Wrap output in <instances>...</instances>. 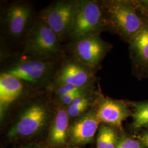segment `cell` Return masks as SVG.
<instances>
[{"label":"cell","mask_w":148,"mask_h":148,"mask_svg":"<svg viewBox=\"0 0 148 148\" xmlns=\"http://www.w3.org/2000/svg\"><path fill=\"white\" fill-rule=\"evenodd\" d=\"M103 24L101 7L93 1H80L68 35L76 41L97 35Z\"/></svg>","instance_id":"6da1fadb"},{"label":"cell","mask_w":148,"mask_h":148,"mask_svg":"<svg viewBox=\"0 0 148 148\" xmlns=\"http://www.w3.org/2000/svg\"><path fill=\"white\" fill-rule=\"evenodd\" d=\"M60 51L58 36L40 19L27 36L25 52L33 57L48 58Z\"/></svg>","instance_id":"7a4b0ae2"},{"label":"cell","mask_w":148,"mask_h":148,"mask_svg":"<svg viewBox=\"0 0 148 148\" xmlns=\"http://www.w3.org/2000/svg\"><path fill=\"white\" fill-rule=\"evenodd\" d=\"M47 108L41 103H33L21 115L8 132L10 139L36 135L46 126L49 119Z\"/></svg>","instance_id":"3957f363"},{"label":"cell","mask_w":148,"mask_h":148,"mask_svg":"<svg viewBox=\"0 0 148 148\" xmlns=\"http://www.w3.org/2000/svg\"><path fill=\"white\" fill-rule=\"evenodd\" d=\"M79 3L78 1H59L44 9L40 19L60 40L68 35Z\"/></svg>","instance_id":"277c9868"},{"label":"cell","mask_w":148,"mask_h":148,"mask_svg":"<svg viewBox=\"0 0 148 148\" xmlns=\"http://www.w3.org/2000/svg\"><path fill=\"white\" fill-rule=\"evenodd\" d=\"M107 13L111 25L125 36L132 38L144 27L136 11L126 2H112L107 6Z\"/></svg>","instance_id":"5b68a950"},{"label":"cell","mask_w":148,"mask_h":148,"mask_svg":"<svg viewBox=\"0 0 148 148\" xmlns=\"http://www.w3.org/2000/svg\"><path fill=\"white\" fill-rule=\"evenodd\" d=\"M101 122L96 111L85 112L70 125L69 148H78L92 143L99 128Z\"/></svg>","instance_id":"8992f818"},{"label":"cell","mask_w":148,"mask_h":148,"mask_svg":"<svg viewBox=\"0 0 148 148\" xmlns=\"http://www.w3.org/2000/svg\"><path fill=\"white\" fill-rule=\"evenodd\" d=\"M106 51L104 43L97 35L76 41L74 47V53L77 58L90 68H95L98 64Z\"/></svg>","instance_id":"52a82bcc"},{"label":"cell","mask_w":148,"mask_h":148,"mask_svg":"<svg viewBox=\"0 0 148 148\" xmlns=\"http://www.w3.org/2000/svg\"><path fill=\"white\" fill-rule=\"evenodd\" d=\"M52 69L51 64L47 62L28 60L17 64L6 73L12 75L21 81L36 84L45 79Z\"/></svg>","instance_id":"ba28073f"},{"label":"cell","mask_w":148,"mask_h":148,"mask_svg":"<svg viewBox=\"0 0 148 148\" xmlns=\"http://www.w3.org/2000/svg\"><path fill=\"white\" fill-rule=\"evenodd\" d=\"M100 122L121 128L123 121L130 115L127 106L121 101L103 98L96 110Z\"/></svg>","instance_id":"9c48e42d"},{"label":"cell","mask_w":148,"mask_h":148,"mask_svg":"<svg viewBox=\"0 0 148 148\" xmlns=\"http://www.w3.org/2000/svg\"><path fill=\"white\" fill-rule=\"evenodd\" d=\"M69 119L67 110L59 108L49 130L47 142L49 147L64 148L68 145Z\"/></svg>","instance_id":"30bf717a"},{"label":"cell","mask_w":148,"mask_h":148,"mask_svg":"<svg viewBox=\"0 0 148 148\" xmlns=\"http://www.w3.org/2000/svg\"><path fill=\"white\" fill-rule=\"evenodd\" d=\"M31 12L29 6L25 3H16L8 8L5 21L12 35L19 36L23 34L31 16Z\"/></svg>","instance_id":"8fae6325"},{"label":"cell","mask_w":148,"mask_h":148,"mask_svg":"<svg viewBox=\"0 0 148 148\" xmlns=\"http://www.w3.org/2000/svg\"><path fill=\"white\" fill-rule=\"evenodd\" d=\"M21 81L7 73H1L0 76V108L1 115L5 108L21 94L23 90Z\"/></svg>","instance_id":"7c38bea8"},{"label":"cell","mask_w":148,"mask_h":148,"mask_svg":"<svg viewBox=\"0 0 148 148\" xmlns=\"http://www.w3.org/2000/svg\"><path fill=\"white\" fill-rule=\"evenodd\" d=\"M90 73L77 64H66L60 70L57 79L59 85H72L79 88H84L90 82Z\"/></svg>","instance_id":"4fadbf2b"},{"label":"cell","mask_w":148,"mask_h":148,"mask_svg":"<svg viewBox=\"0 0 148 148\" xmlns=\"http://www.w3.org/2000/svg\"><path fill=\"white\" fill-rule=\"evenodd\" d=\"M131 45L138 57L148 63V27H143L131 38Z\"/></svg>","instance_id":"5bb4252c"},{"label":"cell","mask_w":148,"mask_h":148,"mask_svg":"<svg viewBox=\"0 0 148 148\" xmlns=\"http://www.w3.org/2000/svg\"><path fill=\"white\" fill-rule=\"evenodd\" d=\"M112 127L101 125L97 136V148H117L119 140Z\"/></svg>","instance_id":"9a60e30c"},{"label":"cell","mask_w":148,"mask_h":148,"mask_svg":"<svg viewBox=\"0 0 148 148\" xmlns=\"http://www.w3.org/2000/svg\"><path fill=\"white\" fill-rule=\"evenodd\" d=\"M133 126L135 128L148 127V102L134 104Z\"/></svg>","instance_id":"2e32d148"},{"label":"cell","mask_w":148,"mask_h":148,"mask_svg":"<svg viewBox=\"0 0 148 148\" xmlns=\"http://www.w3.org/2000/svg\"><path fill=\"white\" fill-rule=\"evenodd\" d=\"M90 102H86L80 105L71 104L68 106L66 109L70 118H74L79 117L84 114L85 111L88 109L90 106Z\"/></svg>","instance_id":"e0dca14e"},{"label":"cell","mask_w":148,"mask_h":148,"mask_svg":"<svg viewBox=\"0 0 148 148\" xmlns=\"http://www.w3.org/2000/svg\"><path fill=\"white\" fill-rule=\"evenodd\" d=\"M117 148H143L142 143L130 138L119 140Z\"/></svg>","instance_id":"ac0fdd59"},{"label":"cell","mask_w":148,"mask_h":148,"mask_svg":"<svg viewBox=\"0 0 148 148\" xmlns=\"http://www.w3.org/2000/svg\"><path fill=\"white\" fill-rule=\"evenodd\" d=\"M86 88H84L71 93H70L69 95L60 97H59V100L64 105L69 106L71 104L72 102L76 98L80 95L86 94Z\"/></svg>","instance_id":"d6986e66"},{"label":"cell","mask_w":148,"mask_h":148,"mask_svg":"<svg viewBox=\"0 0 148 148\" xmlns=\"http://www.w3.org/2000/svg\"><path fill=\"white\" fill-rule=\"evenodd\" d=\"M59 86L56 89V93L59 97L64 95H69L74 92L81 90L84 88H79L72 85L64 84V85H59ZM86 88V87H84Z\"/></svg>","instance_id":"ffe728a7"},{"label":"cell","mask_w":148,"mask_h":148,"mask_svg":"<svg viewBox=\"0 0 148 148\" xmlns=\"http://www.w3.org/2000/svg\"><path fill=\"white\" fill-rule=\"evenodd\" d=\"M48 148L43 147L42 145L38 144H36V143H31L29 144H27L26 145L23 146L21 148Z\"/></svg>","instance_id":"44dd1931"},{"label":"cell","mask_w":148,"mask_h":148,"mask_svg":"<svg viewBox=\"0 0 148 148\" xmlns=\"http://www.w3.org/2000/svg\"><path fill=\"white\" fill-rule=\"evenodd\" d=\"M140 140L143 144L147 147H148V133L143 135L140 138Z\"/></svg>","instance_id":"7402d4cb"}]
</instances>
